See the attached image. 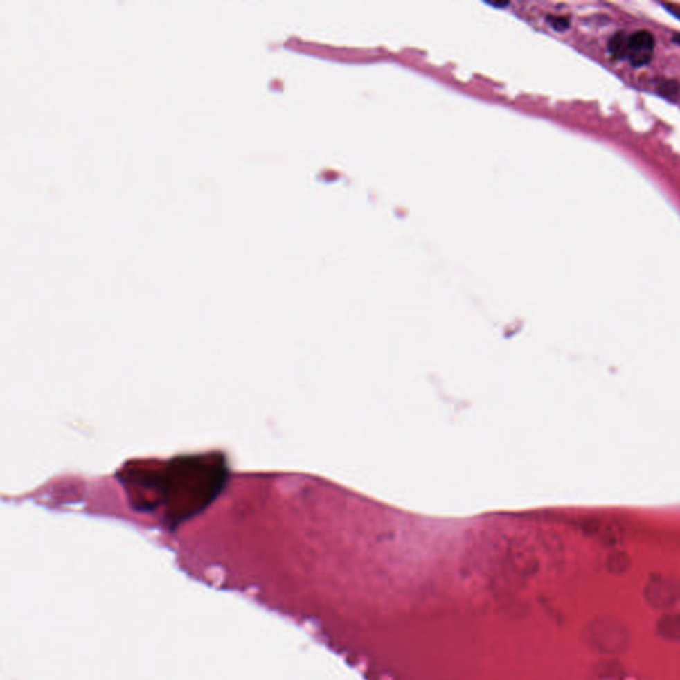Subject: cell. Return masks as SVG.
I'll return each mask as SVG.
<instances>
[{
    "instance_id": "cell-1",
    "label": "cell",
    "mask_w": 680,
    "mask_h": 680,
    "mask_svg": "<svg viewBox=\"0 0 680 680\" xmlns=\"http://www.w3.org/2000/svg\"><path fill=\"white\" fill-rule=\"evenodd\" d=\"M655 48V39L648 31H638L629 35L627 43V59L635 68L647 65Z\"/></svg>"
},
{
    "instance_id": "cell-2",
    "label": "cell",
    "mask_w": 680,
    "mask_h": 680,
    "mask_svg": "<svg viewBox=\"0 0 680 680\" xmlns=\"http://www.w3.org/2000/svg\"><path fill=\"white\" fill-rule=\"evenodd\" d=\"M627 43L629 35L625 33H618L610 39L609 51L616 59H627Z\"/></svg>"
},
{
    "instance_id": "cell-3",
    "label": "cell",
    "mask_w": 680,
    "mask_h": 680,
    "mask_svg": "<svg viewBox=\"0 0 680 680\" xmlns=\"http://www.w3.org/2000/svg\"><path fill=\"white\" fill-rule=\"evenodd\" d=\"M551 20H553L551 21L553 27L555 30H558V31H564V30H566L567 27H569V20L565 19V17H553Z\"/></svg>"
},
{
    "instance_id": "cell-4",
    "label": "cell",
    "mask_w": 680,
    "mask_h": 680,
    "mask_svg": "<svg viewBox=\"0 0 680 680\" xmlns=\"http://www.w3.org/2000/svg\"><path fill=\"white\" fill-rule=\"evenodd\" d=\"M674 42L680 46V33H678V35H675V36H674Z\"/></svg>"
}]
</instances>
